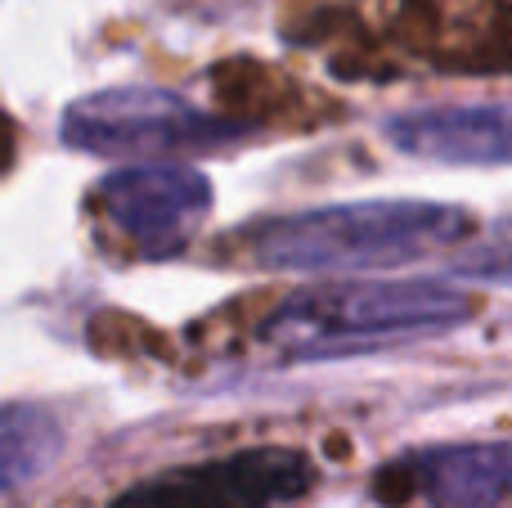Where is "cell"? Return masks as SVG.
Returning a JSON list of instances; mask_svg holds the SVG:
<instances>
[{"instance_id": "1", "label": "cell", "mask_w": 512, "mask_h": 508, "mask_svg": "<svg viewBox=\"0 0 512 508\" xmlns=\"http://www.w3.org/2000/svg\"><path fill=\"white\" fill-rule=\"evenodd\" d=\"M472 234V212L432 198H355L270 216L243 230V252L265 270L288 275H346L391 270L432 252L459 248Z\"/></svg>"}, {"instance_id": "2", "label": "cell", "mask_w": 512, "mask_h": 508, "mask_svg": "<svg viewBox=\"0 0 512 508\" xmlns=\"http://www.w3.org/2000/svg\"><path fill=\"white\" fill-rule=\"evenodd\" d=\"M477 315V297L436 279L324 284L283 297L256 329L279 360H342L450 333Z\"/></svg>"}, {"instance_id": "3", "label": "cell", "mask_w": 512, "mask_h": 508, "mask_svg": "<svg viewBox=\"0 0 512 508\" xmlns=\"http://www.w3.org/2000/svg\"><path fill=\"white\" fill-rule=\"evenodd\" d=\"M248 122L198 108L194 99L162 86H108L63 108L59 140L95 158L162 162L171 153H207L243 140Z\"/></svg>"}, {"instance_id": "4", "label": "cell", "mask_w": 512, "mask_h": 508, "mask_svg": "<svg viewBox=\"0 0 512 508\" xmlns=\"http://www.w3.org/2000/svg\"><path fill=\"white\" fill-rule=\"evenodd\" d=\"M319 468L297 446H248L167 468L113 495L108 508H279L310 495Z\"/></svg>"}, {"instance_id": "5", "label": "cell", "mask_w": 512, "mask_h": 508, "mask_svg": "<svg viewBox=\"0 0 512 508\" xmlns=\"http://www.w3.org/2000/svg\"><path fill=\"white\" fill-rule=\"evenodd\" d=\"M99 207L108 225L144 257H171L189 248L212 212V185L203 171L180 162H135L99 180Z\"/></svg>"}, {"instance_id": "6", "label": "cell", "mask_w": 512, "mask_h": 508, "mask_svg": "<svg viewBox=\"0 0 512 508\" xmlns=\"http://www.w3.org/2000/svg\"><path fill=\"white\" fill-rule=\"evenodd\" d=\"M373 495L387 508H504L512 504V441L409 450L382 464Z\"/></svg>"}, {"instance_id": "7", "label": "cell", "mask_w": 512, "mask_h": 508, "mask_svg": "<svg viewBox=\"0 0 512 508\" xmlns=\"http://www.w3.org/2000/svg\"><path fill=\"white\" fill-rule=\"evenodd\" d=\"M400 153L445 167H512V104L414 108L387 122Z\"/></svg>"}, {"instance_id": "8", "label": "cell", "mask_w": 512, "mask_h": 508, "mask_svg": "<svg viewBox=\"0 0 512 508\" xmlns=\"http://www.w3.org/2000/svg\"><path fill=\"white\" fill-rule=\"evenodd\" d=\"M63 450V428L50 410L32 401H9L0 410V477L5 495H18L50 473V464Z\"/></svg>"}, {"instance_id": "9", "label": "cell", "mask_w": 512, "mask_h": 508, "mask_svg": "<svg viewBox=\"0 0 512 508\" xmlns=\"http://www.w3.org/2000/svg\"><path fill=\"white\" fill-rule=\"evenodd\" d=\"M450 270L468 284H490V288H512V216L495 221L490 230H481L459 257L450 261Z\"/></svg>"}]
</instances>
